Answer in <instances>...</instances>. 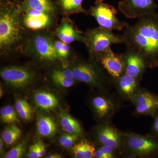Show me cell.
<instances>
[{"label": "cell", "instance_id": "cell-21", "mask_svg": "<svg viewBox=\"0 0 158 158\" xmlns=\"http://www.w3.org/2000/svg\"><path fill=\"white\" fill-rule=\"evenodd\" d=\"M118 79V87L126 96L132 95L137 87V79L124 73Z\"/></svg>", "mask_w": 158, "mask_h": 158}, {"label": "cell", "instance_id": "cell-24", "mask_svg": "<svg viewBox=\"0 0 158 158\" xmlns=\"http://www.w3.org/2000/svg\"><path fill=\"white\" fill-rule=\"evenodd\" d=\"M22 135V131L17 126L11 125L6 127L2 134V138L5 144L11 146L15 144Z\"/></svg>", "mask_w": 158, "mask_h": 158}, {"label": "cell", "instance_id": "cell-14", "mask_svg": "<svg viewBox=\"0 0 158 158\" xmlns=\"http://www.w3.org/2000/svg\"><path fill=\"white\" fill-rule=\"evenodd\" d=\"M97 137L103 145L110 146L114 149L118 148L121 144V137L118 131L108 125L98 130Z\"/></svg>", "mask_w": 158, "mask_h": 158}, {"label": "cell", "instance_id": "cell-22", "mask_svg": "<svg viewBox=\"0 0 158 158\" xmlns=\"http://www.w3.org/2000/svg\"><path fill=\"white\" fill-rule=\"evenodd\" d=\"M94 109L100 118L107 116L113 109V105L110 101L102 96H97L92 101Z\"/></svg>", "mask_w": 158, "mask_h": 158}, {"label": "cell", "instance_id": "cell-32", "mask_svg": "<svg viewBox=\"0 0 158 158\" xmlns=\"http://www.w3.org/2000/svg\"><path fill=\"white\" fill-rule=\"evenodd\" d=\"M52 75L58 76L67 77L73 78V73L72 69H59L55 70L53 72Z\"/></svg>", "mask_w": 158, "mask_h": 158}, {"label": "cell", "instance_id": "cell-39", "mask_svg": "<svg viewBox=\"0 0 158 158\" xmlns=\"http://www.w3.org/2000/svg\"><path fill=\"white\" fill-rule=\"evenodd\" d=\"M0 91H1V92H0V96H1V97H2L3 96V89H2V88L1 87V90H0Z\"/></svg>", "mask_w": 158, "mask_h": 158}, {"label": "cell", "instance_id": "cell-8", "mask_svg": "<svg viewBox=\"0 0 158 158\" xmlns=\"http://www.w3.org/2000/svg\"><path fill=\"white\" fill-rule=\"evenodd\" d=\"M103 67L111 76L118 79L125 73V65L122 55L114 53L111 48L98 55Z\"/></svg>", "mask_w": 158, "mask_h": 158}, {"label": "cell", "instance_id": "cell-18", "mask_svg": "<svg viewBox=\"0 0 158 158\" xmlns=\"http://www.w3.org/2000/svg\"><path fill=\"white\" fill-rule=\"evenodd\" d=\"M60 123L62 130L66 133L80 135L82 133V128L77 120L68 113H60Z\"/></svg>", "mask_w": 158, "mask_h": 158}, {"label": "cell", "instance_id": "cell-17", "mask_svg": "<svg viewBox=\"0 0 158 158\" xmlns=\"http://www.w3.org/2000/svg\"><path fill=\"white\" fill-rule=\"evenodd\" d=\"M37 132L40 136L51 138L56 135L57 131L56 124L52 117L40 115L37 118Z\"/></svg>", "mask_w": 158, "mask_h": 158}, {"label": "cell", "instance_id": "cell-7", "mask_svg": "<svg viewBox=\"0 0 158 158\" xmlns=\"http://www.w3.org/2000/svg\"><path fill=\"white\" fill-rule=\"evenodd\" d=\"M0 75L5 82L15 88H24L29 85L34 78V75L30 71L17 66L2 69Z\"/></svg>", "mask_w": 158, "mask_h": 158}, {"label": "cell", "instance_id": "cell-10", "mask_svg": "<svg viewBox=\"0 0 158 158\" xmlns=\"http://www.w3.org/2000/svg\"><path fill=\"white\" fill-rule=\"evenodd\" d=\"M135 105L138 114L154 116L158 112V95L148 91L140 92L135 99Z\"/></svg>", "mask_w": 158, "mask_h": 158}, {"label": "cell", "instance_id": "cell-30", "mask_svg": "<svg viewBox=\"0 0 158 158\" xmlns=\"http://www.w3.org/2000/svg\"><path fill=\"white\" fill-rule=\"evenodd\" d=\"M55 48L59 57L62 58H67L69 53V47L67 44L61 40L56 41L54 43Z\"/></svg>", "mask_w": 158, "mask_h": 158}, {"label": "cell", "instance_id": "cell-19", "mask_svg": "<svg viewBox=\"0 0 158 158\" xmlns=\"http://www.w3.org/2000/svg\"><path fill=\"white\" fill-rule=\"evenodd\" d=\"M95 151V148L93 144L86 140L77 143L72 148L73 153L77 158H94Z\"/></svg>", "mask_w": 158, "mask_h": 158}, {"label": "cell", "instance_id": "cell-35", "mask_svg": "<svg viewBox=\"0 0 158 158\" xmlns=\"http://www.w3.org/2000/svg\"><path fill=\"white\" fill-rule=\"evenodd\" d=\"M37 143L40 158L44 156L46 153L45 145L44 144L43 142L40 140L37 141Z\"/></svg>", "mask_w": 158, "mask_h": 158}, {"label": "cell", "instance_id": "cell-5", "mask_svg": "<svg viewBox=\"0 0 158 158\" xmlns=\"http://www.w3.org/2000/svg\"><path fill=\"white\" fill-rule=\"evenodd\" d=\"M126 146L128 150L134 155L139 156L158 155V138L153 135L130 134L127 137Z\"/></svg>", "mask_w": 158, "mask_h": 158}, {"label": "cell", "instance_id": "cell-12", "mask_svg": "<svg viewBox=\"0 0 158 158\" xmlns=\"http://www.w3.org/2000/svg\"><path fill=\"white\" fill-rule=\"evenodd\" d=\"M24 23L27 28L33 30H41L51 24L52 19L50 14L35 9L26 10Z\"/></svg>", "mask_w": 158, "mask_h": 158}, {"label": "cell", "instance_id": "cell-28", "mask_svg": "<svg viewBox=\"0 0 158 158\" xmlns=\"http://www.w3.org/2000/svg\"><path fill=\"white\" fill-rule=\"evenodd\" d=\"M78 139V135L69 133H64L60 137L59 144L65 148H71Z\"/></svg>", "mask_w": 158, "mask_h": 158}, {"label": "cell", "instance_id": "cell-16", "mask_svg": "<svg viewBox=\"0 0 158 158\" xmlns=\"http://www.w3.org/2000/svg\"><path fill=\"white\" fill-rule=\"evenodd\" d=\"M34 98L36 106L44 111L54 110L59 105V101L56 97L48 91H37L34 94Z\"/></svg>", "mask_w": 158, "mask_h": 158}, {"label": "cell", "instance_id": "cell-23", "mask_svg": "<svg viewBox=\"0 0 158 158\" xmlns=\"http://www.w3.org/2000/svg\"><path fill=\"white\" fill-rule=\"evenodd\" d=\"M84 0H58L59 6L65 14L85 13L82 3Z\"/></svg>", "mask_w": 158, "mask_h": 158}, {"label": "cell", "instance_id": "cell-34", "mask_svg": "<svg viewBox=\"0 0 158 158\" xmlns=\"http://www.w3.org/2000/svg\"><path fill=\"white\" fill-rule=\"evenodd\" d=\"M113 156V155L105 153L100 149L95 150L94 154V158H112Z\"/></svg>", "mask_w": 158, "mask_h": 158}, {"label": "cell", "instance_id": "cell-11", "mask_svg": "<svg viewBox=\"0 0 158 158\" xmlns=\"http://www.w3.org/2000/svg\"><path fill=\"white\" fill-rule=\"evenodd\" d=\"M34 50L40 58L50 61H55L59 57L54 43L48 37L37 35L33 40Z\"/></svg>", "mask_w": 158, "mask_h": 158}, {"label": "cell", "instance_id": "cell-9", "mask_svg": "<svg viewBox=\"0 0 158 158\" xmlns=\"http://www.w3.org/2000/svg\"><path fill=\"white\" fill-rule=\"evenodd\" d=\"M125 65V73L138 79L145 70L147 63L140 54L127 49L122 54Z\"/></svg>", "mask_w": 158, "mask_h": 158}, {"label": "cell", "instance_id": "cell-27", "mask_svg": "<svg viewBox=\"0 0 158 158\" xmlns=\"http://www.w3.org/2000/svg\"><path fill=\"white\" fill-rule=\"evenodd\" d=\"M26 143L22 141L16 144L5 156L6 158H20L22 157L25 152Z\"/></svg>", "mask_w": 158, "mask_h": 158}, {"label": "cell", "instance_id": "cell-2", "mask_svg": "<svg viewBox=\"0 0 158 158\" xmlns=\"http://www.w3.org/2000/svg\"><path fill=\"white\" fill-rule=\"evenodd\" d=\"M22 29L18 12L16 10L3 9L0 15V46L9 48L20 39Z\"/></svg>", "mask_w": 158, "mask_h": 158}, {"label": "cell", "instance_id": "cell-4", "mask_svg": "<svg viewBox=\"0 0 158 158\" xmlns=\"http://www.w3.org/2000/svg\"><path fill=\"white\" fill-rule=\"evenodd\" d=\"M90 13L100 27L110 31H122L128 24L117 17L116 8L105 3L104 0H96L95 5L90 9Z\"/></svg>", "mask_w": 158, "mask_h": 158}, {"label": "cell", "instance_id": "cell-33", "mask_svg": "<svg viewBox=\"0 0 158 158\" xmlns=\"http://www.w3.org/2000/svg\"><path fill=\"white\" fill-rule=\"evenodd\" d=\"M152 126V135L158 138V112L154 115Z\"/></svg>", "mask_w": 158, "mask_h": 158}, {"label": "cell", "instance_id": "cell-37", "mask_svg": "<svg viewBox=\"0 0 158 158\" xmlns=\"http://www.w3.org/2000/svg\"><path fill=\"white\" fill-rule=\"evenodd\" d=\"M62 157V156L56 153L53 154L45 157V158H61Z\"/></svg>", "mask_w": 158, "mask_h": 158}, {"label": "cell", "instance_id": "cell-13", "mask_svg": "<svg viewBox=\"0 0 158 158\" xmlns=\"http://www.w3.org/2000/svg\"><path fill=\"white\" fill-rule=\"evenodd\" d=\"M72 71L74 79L90 85H97L99 77L97 71L92 65L85 63H78L74 65Z\"/></svg>", "mask_w": 158, "mask_h": 158}, {"label": "cell", "instance_id": "cell-15", "mask_svg": "<svg viewBox=\"0 0 158 158\" xmlns=\"http://www.w3.org/2000/svg\"><path fill=\"white\" fill-rule=\"evenodd\" d=\"M57 37L61 41L69 44L75 41H83L84 37L68 21H64L57 30Z\"/></svg>", "mask_w": 158, "mask_h": 158}, {"label": "cell", "instance_id": "cell-25", "mask_svg": "<svg viewBox=\"0 0 158 158\" xmlns=\"http://www.w3.org/2000/svg\"><path fill=\"white\" fill-rule=\"evenodd\" d=\"M15 108L21 118L25 120H30L32 118L33 109L26 100L21 98L16 100Z\"/></svg>", "mask_w": 158, "mask_h": 158}, {"label": "cell", "instance_id": "cell-3", "mask_svg": "<svg viewBox=\"0 0 158 158\" xmlns=\"http://www.w3.org/2000/svg\"><path fill=\"white\" fill-rule=\"evenodd\" d=\"M90 52L95 55L104 52L111 46L116 44L124 43L122 35H118L100 27L88 31L84 40Z\"/></svg>", "mask_w": 158, "mask_h": 158}, {"label": "cell", "instance_id": "cell-36", "mask_svg": "<svg viewBox=\"0 0 158 158\" xmlns=\"http://www.w3.org/2000/svg\"><path fill=\"white\" fill-rule=\"evenodd\" d=\"M100 149L105 153L108 155H113V151L115 150L110 146L105 145H103V146L100 148Z\"/></svg>", "mask_w": 158, "mask_h": 158}, {"label": "cell", "instance_id": "cell-29", "mask_svg": "<svg viewBox=\"0 0 158 158\" xmlns=\"http://www.w3.org/2000/svg\"><path fill=\"white\" fill-rule=\"evenodd\" d=\"M51 78L55 84L63 88H70L74 83L75 79L73 78L58 76L52 74Z\"/></svg>", "mask_w": 158, "mask_h": 158}, {"label": "cell", "instance_id": "cell-1", "mask_svg": "<svg viewBox=\"0 0 158 158\" xmlns=\"http://www.w3.org/2000/svg\"><path fill=\"white\" fill-rule=\"evenodd\" d=\"M137 19L123 30L124 43L127 49L140 54L147 65L155 67L158 64V13L154 11Z\"/></svg>", "mask_w": 158, "mask_h": 158}, {"label": "cell", "instance_id": "cell-26", "mask_svg": "<svg viewBox=\"0 0 158 158\" xmlns=\"http://www.w3.org/2000/svg\"><path fill=\"white\" fill-rule=\"evenodd\" d=\"M15 108L11 105L3 107L0 110L1 121L4 123L11 124L19 122Z\"/></svg>", "mask_w": 158, "mask_h": 158}, {"label": "cell", "instance_id": "cell-38", "mask_svg": "<svg viewBox=\"0 0 158 158\" xmlns=\"http://www.w3.org/2000/svg\"><path fill=\"white\" fill-rule=\"evenodd\" d=\"M3 142H4L3 141L2 138H1V139H0V152H1V153H2L3 150Z\"/></svg>", "mask_w": 158, "mask_h": 158}, {"label": "cell", "instance_id": "cell-20", "mask_svg": "<svg viewBox=\"0 0 158 158\" xmlns=\"http://www.w3.org/2000/svg\"><path fill=\"white\" fill-rule=\"evenodd\" d=\"M23 8L25 10L35 9L51 14L55 8L51 0H24Z\"/></svg>", "mask_w": 158, "mask_h": 158}, {"label": "cell", "instance_id": "cell-6", "mask_svg": "<svg viewBox=\"0 0 158 158\" xmlns=\"http://www.w3.org/2000/svg\"><path fill=\"white\" fill-rule=\"evenodd\" d=\"M156 8L155 0H122L118 6L125 16L133 19L154 12Z\"/></svg>", "mask_w": 158, "mask_h": 158}, {"label": "cell", "instance_id": "cell-31", "mask_svg": "<svg viewBox=\"0 0 158 158\" xmlns=\"http://www.w3.org/2000/svg\"><path fill=\"white\" fill-rule=\"evenodd\" d=\"M27 156L29 158H40L37 142L32 144L29 147L27 152Z\"/></svg>", "mask_w": 158, "mask_h": 158}]
</instances>
